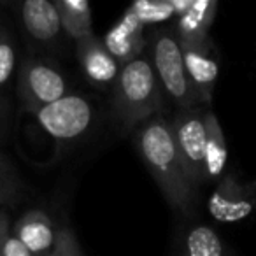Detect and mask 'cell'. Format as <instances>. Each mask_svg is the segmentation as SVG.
I'll list each match as a JSON object with an SVG mask.
<instances>
[{
	"instance_id": "obj_1",
	"label": "cell",
	"mask_w": 256,
	"mask_h": 256,
	"mask_svg": "<svg viewBox=\"0 0 256 256\" xmlns=\"http://www.w3.org/2000/svg\"><path fill=\"white\" fill-rule=\"evenodd\" d=\"M136 146L168 206L179 212H192L196 188L190 181L178 153L172 124L162 116L148 120L137 130Z\"/></svg>"
},
{
	"instance_id": "obj_2",
	"label": "cell",
	"mask_w": 256,
	"mask_h": 256,
	"mask_svg": "<svg viewBox=\"0 0 256 256\" xmlns=\"http://www.w3.org/2000/svg\"><path fill=\"white\" fill-rule=\"evenodd\" d=\"M164 107V90L153 64L140 54L123 65L114 82V110L124 126H136Z\"/></svg>"
},
{
	"instance_id": "obj_3",
	"label": "cell",
	"mask_w": 256,
	"mask_h": 256,
	"mask_svg": "<svg viewBox=\"0 0 256 256\" xmlns=\"http://www.w3.org/2000/svg\"><path fill=\"white\" fill-rule=\"evenodd\" d=\"M151 64L165 95L181 109L200 106L186 74L182 48L176 30H162L153 37Z\"/></svg>"
},
{
	"instance_id": "obj_4",
	"label": "cell",
	"mask_w": 256,
	"mask_h": 256,
	"mask_svg": "<svg viewBox=\"0 0 256 256\" xmlns=\"http://www.w3.org/2000/svg\"><path fill=\"white\" fill-rule=\"evenodd\" d=\"M206 109L200 106L181 109L174 118L172 132L178 153L190 181L196 190L207 182L206 174Z\"/></svg>"
},
{
	"instance_id": "obj_5",
	"label": "cell",
	"mask_w": 256,
	"mask_h": 256,
	"mask_svg": "<svg viewBox=\"0 0 256 256\" xmlns=\"http://www.w3.org/2000/svg\"><path fill=\"white\" fill-rule=\"evenodd\" d=\"M40 126L56 140H78L88 132L95 120L90 100L81 95H67L36 112Z\"/></svg>"
},
{
	"instance_id": "obj_6",
	"label": "cell",
	"mask_w": 256,
	"mask_h": 256,
	"mask_svg": "<svg viewBox=\"0 0 256 256\" xmlns=\"http://www.w3.org/2000/svg\"><path fill=\"white\" fill-rule=\"evenodd\" d=\"M67 81L53 65L25 60L18 74V93L23 106L36 114L39 109L67 96Z\"/></svg>"
},
{
	"instance_id": "obj_7",
	"label": "cell",
	"mask_w": 256,
	"mask_h": 256,
	"mask_svg": "<svg viewBox=\"0 0 256 256\" xmlns=\"http://www.w3.org/2000/svg\"><path fill=\"white\" fill-rule=\"evenodd\" d=\"M209 214L220 223H237L256 210V181L240 182L234 174L226 176L207 202Z\"/></svg>"
},
{
	"instance_id": "obj_8",
	"label": "cell",
	"mask_w": 256,
	"mask_h": 256,
	"mask_svg": "<svg viewBox=\"0 0 256 256\" xmlns=\"http://www.w3.org/2000/svg\"><path fill=\"white\" fill-rule=\"evenodd\" d=\"M184 67L192 88L200 104L212 100L214 86L218 79V62L212 53V42L202 46H181Z\"/></svg>"
},
{
	"instance_id": "obj_9",
	"label": "cell",
	"mask_w": 256,
	"mask_h": 256,
	"mask_svg": "<svg viewBox=\"0 0 256 256\" xmlns=\"http://www.w3.org/2000/svg\"><path fill=\"white\" fill-rule=\"evenodd\" d=\"M144 28L146 26L132 12L124 11L123 18L118 23H114L109 32L106 34V37L102 39L104 46L120 62L121 67L142 54V50L146 46Z\"/></svg>"
},
{
	"instance_id": "obj_10",
	"label": "cell",
	"mask_w": 256,
	"mask_h": 256,
	"mask_svg": "<svg viewBox=\"0 0 256 256\" xmlns=\"http://www.w3.org/2000/svg\"><path fill=\"white\" fill-rule=\"evenodd\" d=\"M11 235H14L32 252V256H50L56 240L53 221L40 209L23 214L11 226Z\"/></svg>"
},
{
	"instance_id": "obj_11",
	"label": "cell",
	"mask_w": 256,
	"mask_h": 256,
	"mask_svg": "<svg viewBox=\"0 0 256 256\" xmlns=\"http://www.w3.org/2000/svg\"><path fill=\"white\" fill-rule=\"evenodd\" d=\"M78 58L84 76L98 86L116 82L121 65L96 37L78 42Z\"/></svg>"
},
{
	"instance_id": "obj_12",
	"label": "cell",
	"mask_w": 256,
	"mask_h": 256,
	"mask_svg": "<svg viewBox=\"0 0 256 256\" xmlns=\"http://www.w3.org/2000/svg\"><path fill=\"white\" fill-rule=\"evenodd\" d=\"M218 11L216 0H195L186 14L178 18L176 36L181 46H202L212 42L209 30Z\"/></svg>"
},
{
	"instance_id": "obj_13",
	"label": "cell",
	"mask_w": 256,
	"mask_h": 256,
	"mask_svg": "<svg viewBox=\"0 0 256 256\" xmlns=\"http://www.w3.org/2000/svg\"><path fill=\"white\" fill-rule=\"evenodd\" d=\"M20 16L25 30L37 42L50 44L64 32L56 6L50 0H25Z\"/></svg>"
},
{
	"instance_id": "obj_14",
	"label": "cell",
	"mask_w": 256,
	"mask_h": 256,
	"mask_svg": "<svg viewBox=\"0 0 256 256\" xmlns=\"http://www.w3.org/2000/svg\"><path fill=\"white\" fill-rule=\"evenodd\" d=\"M62 20V30L76 42L95 37L92 25V9L86 0H56L54 2Z\"/></svg>"
},
{
	"instance_id": "obj_15",
	"label": "cell",
	"mask_w": 256,
	"mask_h": 256,
	"mask_svg": "<svg viewBox=\"0 0 256 256\" xmlns=\"http://www.w3.org/2000/svg\"><path fill=\"white\" fill-rule=\"evenodd\" d=\"M228 148L224 134L212 110L206 112V174L207 181L220 178L224 170Z\"/></svg>"
},
{
	"instance_id": "obj_16",
	"label": "cell",
	"mask_w": 256,
	"mask_h": 256,
	"mask_svg": "<svg viewBox=\"0 0 256 256\" xmlns=\"http://www.w3.org/2000/svg\"><path fill=\"white\" fill-rule=\"evenodd\" d=\"M179 256H226V249L212 226L195 224L186 232Z\"/></svg>"
},
{
	"instance_id": "obj_17",
	"label": "cell",
	"mask_w": 256,
	"mask_h": 256,
	"mask_svg": "<svg viewBox=\"0 0 256 256\" xmlns=\"http://www.w3.org/2000/svg\"><path fill=\"white\" fill-rule=\"evenodd\" d=\"M126 11L132 12L144 26L167 22L176 16L172 0H139L130 6Z\"/></svg>"
},
{
	"instance_id": "obj_18",
	"label": "cell",
	"mask_w": 256,
	"mask_h": 256,
	"mask_svg": "<svg viewBox=\"0 0 256 256\" xmlns=\"http://www.w3.org/2000/svg\"><path fill=\"white\" fill-rule=\"evenodd\" d=\"M25 193V182L11 162L0 153V206H12L20 202Z\"/></svg>"
},
{
	"instance_id": "obj_19",
	"label": "cell",
	"mask_w": 256,
	"mask_h": 256,
	"mask_svg": "<svg viewBox=\"0 0 256 256\" xmlns=\"http://www.w3.org/2000/svg\"><path fill=\"white\" fill-rule=\"evenodd\" d=\"M16 67V48L9 32L0 25V90L9 84Z\"/></svg>"
},
{
	"instance_id": "obj_20",
	"label": "cell",
	"mask_w": 256,
	"mask_h": 256,
	"mask_svg": "<svg viewBox=\"0 0 256 256\" xmlns=\"http://www.w3.org/2000/svg\"><path fill=\"white\" fill-rule=\"evenodd\" d=\"M50 256H82L74 234L67 226L56 230V240Z\"/></svg>"
},
{
	"instance_id": "obj_21",
	"label": "cell",
	"mask_w": 256,
	"mask_h": 256,
	"mask_svg": "<svg viewBox=\"0 0 256 256\" xmlns=\"http://www.w3.org/2000/svg\"><path fill=\"white\" fill-rule=\"evenodd\" d=\"M0 256H32V252L14 235L9 234V237L6 238V242L0 248Z\"/></svg>"
},
{
	"instance_id": "obj_22",
	"label": "cell",
	"mask_w": 256,
	"mask_h": 256,
	"mask_svg": "<svg viewBox=\"0 0 256 256\" xmlns=\"http://www.w3.org/2000/svg\"><path fill=\"white\" fill-rule=\"evenodd\" d=\"M11 234V226H9V218L4 210H0V248L6 242V238Z\"/></svg>"
}]
</instances>
